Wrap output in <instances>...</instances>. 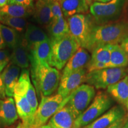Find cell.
Wrapping results in <instances>:
<instances>
[{"instance_id":"obj_33","label":"cell","mask_w":128,"mask_h":128,"mask_svg":"<svg viewBox=\"0 0 128 128\" xmlns=\"http://www.w3.org/2000/svg\"><path fill=\"white\" fill-rule=\"evenodd\" d=\"M14 3L22 6H25V7L33 8L34 4H33V0H8V3Z\"/></svg>"},{"instance_id":"obj_39","label":"cell","mask_w":128,"mask_h":128,"mask_svg":"<svg viewBox=\"0 0 128 128\" xmlns=\"http://www.w3.org/2000/svg\"><path fill=\"white\" fill-rule=\"evenodd\" d=\"M8 0H0V8L8 4Z\"/></svg>"},{"instance_id":"obj_24","label":"cell","mask_w":128,"mask_h":128,"mask_svg":"<svg viewBox=\"0 0 128 128\" xmlns=\"http://www.w3.org/2000/svg\"><path fill=\"white\" fill-rule=\"evenodd\" d=\"M33 8L14 3H10L0 8V15L26 18L33 13Z\"/></svg>"},{"instance_id":"obj_45","label":"cell","mask_w":128,"mask_h":128,"mask_svg":"<svg viewBox=\"0 0 128 128\" xmlns=\"http://www.w3.org/2000/svg\"><path fill=\"white\" fill-rule=\"evenodd\" d=\"M126 106V109H127V111H128V100L127 101V102H126V104L124 105Z\"/></svg>"},{"instance_id":"obj_21","label":"cell","mask_w":128,"mask_h":128,"mask_svg":"<svg viewBox=\"0 0 128 128\" xmlns=\"http://www.w3.org/2000/svg\"><path fill=\"white\" fill-rule=\"evenodd\" d=\"M12 52L10 55L11 63L23 69L28 68L29 66L30 58L28 49L23 42L19 44L12 49Z\"/></svg>"},{"instance_id":"obj_34","label":"cell","mask_w":128,"mask_h":128,"mask_svg":"<svg viewBox=\"0 0 128 128\" xmlns=\"http://www.w3.org/2000/svg\"><path fill=\"white\" fill-rule=\"evenodd\" d=\"M128 115H126L122 119L119 120L116 122L114 123L113 124H112L111 126H110L109 127L107 128H122L124 126V124L126 123V122L128 120Z\"/></svg>"},{"instance_id":"obj_16","label":"cell","mask_w":128,"mask_h":128,"mask_svg":"<svg viewBox=\"0 0 128 128\" xmlns=\"http://www.w3.org/2000/svg\"><path fill=\"white\" fill-rule=\"evenodd\" d=\"M33 14L37 23L48 26L52 20L51 1L37 0L33 7Z\"/></svg>"},{"instance_id":"obj_26","label":"cell","mask_w":128,"mask_h":128,"mask_svg":"<svg viewBox=\"0 0 128 128\" xmlns=\"http://www.w3.org/2000/svg\"><path fill=\"white\" fill-rule=\"evenodd\" d=\"M92 55L89 62L106 64L108 68L110 60L111 44H104L97 46L92 51Z\"/></svg>"},{"instance_id":"obj_31","label":"cell","mask_w":128,"mask_h":128,"mask_svg":"<svg viewBox=\"0 0 128 128\" xmlns=\"http://www.w3.org/2000/svg\"><path fill=\"white\" fill-rule=\"evenodd\" d=\"M51 10L52 14V20L58 19L60 17L64 16L60 7V0H52L51 1Z\"/></svg>"},{"instance_id":"obj_9","label":"cell","mask_w":128,"mask_h":128,"mask_svg":"<svg viewBox=\"0 0 128 128\" xmlns=\"http://www.w3.org/2000/svg\"><path fill=\"white\" fill-rule=\"evenodd\" d=\"M126 76L124 68H105L87 73L86 82L96 89H105Z\"/></svg>"},{"instance_id":"obj_42","label":"cell","mask_w":128,"mask_h":128,"mask_svg":"<svg viewBox=\"0 0 128 128\" xmlns=\"http://www.w3.org/2000/svg\"><path fill=\"white\" fill-rule=\"evenodd\" d=\"M122 128H128V120L126 122V123L124 124V126H123Z\"/></svg>"},{"instance_id":"obj_25","label":"cell","mask_w":128,"mask_h":128,"mask_svg":"<svg viewBox=\"0 0 128 128\" xmlns=\"http://www.w3.org/2000/svg\"><path fill=\"white\" fill-rule=\"evenodd\" d=\"M14 98L17 114L23 121V124L26 123L34 114L28 100L25 96L14 95Z\"/></svg>"},{"instance_id":"obj_7","label":"cell","mask_w":128,"mask_h":128,"mask_svg":"<svg viewBox=\"0 0 128 128\" xmlns=\"http://www.w3.org/2000/svg\"><path fill=\"white\" fill-rule=\"evenodd\" d=\"M112 104V100L108 94L98 92L91 105L75 120L72 128H82L92 124L107 111Z\"/></svg>"},{"instance_id":"obj_27","label":"cell","mask_w":128,"mask_h":128,"mask_svg":"<svg viewBox=\"0 0 128 128\" xmlns=\"http://www.w3.org/2000/svg\"><path fill=\"white\" fill-rule=\"evenodd\" d=\"M0 32L6 46L14 49L19 44L18 32L13 28L0 23Z\"/></svg>"},{"instance_id":"obj_36","label":"cell","mask_w":128,"mask_h":128,"mask_svg":"<svg viewBox=\"0 0 128 128\" xmlns=\"http://www.w3.org/2000/svg\"><path fill=\"white\" fill-rule=\"evenodd\" d=\"M120 47L122 48V49L126 54L128 55V36H126L124 39L121 42L120 44H119Z\"/></svg>"},{"instance_id":"obj_43","label":"cell","mask_w":128,"mask_h":128,"mask_svg":"<svg viewBox=\"0 0 128 128\" xmlns=\"http://www.w3.org/2000/svg\"><path fill=\"white\" fill-rule=\"evenodd\" d=\"M86 1H87V4H88V6H90L91 5H92V0H86Z\"/></svg>"},{"instance_id":"obj_12","label":"cell","mask_w":128,"mask_h":128,"mask_svg":"<svg viewBox=\"0 0 128 128\" xmlns=\"http://www.w3.org/2000/svg\"><path fill=\"white\" fill-rule=\"evenodd\" d=\"M125 116V110L121 106L113 107L92 124L82 128H107Z\"/></svg>"},{"instance_id":"obj_8","label":"cell","mask_w":128,"mask_h":128,"mask_svg":"<svg viewBox=\"0 0 128 128\" xmlns=\"http://www.w3.org/2000/svg\"><path fill=\"white\" fill-rule=\"evenodd\" d=\"M95 88L88 84H81L68 97L65 106L75 120L87 109L95 96Z\"/></svg>"},{"instance_id":"obj_47","label":"cell","mask_w":128,"mask_h":128,"mask_svg":"<svg viewBox=\"0 0 128 128\" xmlns=\"http://www.w3.org/2000/svg\"><path fill=\"white\" fill-rule=\"evenodd\" d=\"M50 1H52V0H50Z\"/></svg>"},{"instance_id":"obj_4","label":"cell","mask_w":128,"mask_h":128,"mask_svg":"<svg viewBox=\"0 0 128 128\" xmlns=\"http://www.w3.org/2000/svg\"><path fill=\"white\" fill-rule=\"evenodd\" d=\"M50 41L52 50L50 66L60 70L65 67L80 46L70 33L60 39Z\"/></svg>"},{"instance_id":"obj_17","label":"cell","mask_w":128,"mask_h":128,"mask_svg":"<svg viewBox=\"0 0 128 128\" xmlns=\"http://www.w3.org/2000/svg\"><path fill=\"white\" fill-rule=\"evenodd\" d=\"M60 2L65 18H68L76 14H84L89 10L86 0H60Z\"/></svg>"},{"instance_id":"obj_15","label":"cell","mask_w":128,"mask_h":128,"mask_svg":"<svg viewBox=\"0 0 128 128\" xmlns=\"http://www.w3.org/2000/svg\"><path fill=\"white\" fill-rule=\"evenodd\" d=\"M20 68L11 63L4 68L1 74L5 89V92L7 97L14 96V91L16 84L20 77Z\"/></svg>"},{"instance_id":"obj_6","label":"cell","mask_w":128,"mask_h":128,"mask_svg":"<svg viewBox=\"0 0 128 128\" xmlns=\"http://www.w3.org/2000/svg\"><path fill=\"white\" fill-rule=\"evenodd\" d=\"M92 15L76 14L67 18L70 34L80 47L87 49L92 28L96 25Z\"/></svg>"},{"instance_id":"obj_23","label":"cell","mask_w":128,"mask_h":128,"mask_svg":"<svg viewBox=\"0 0 128 128\" xmlns=\"http://www.w3.org/2000/svg\"><path fill=\"white\" fill-rule=\"evenodd\" d=\"M48 29L50 40L60 39L70 33L68 22L64 16L52 21L48 26Z\"/></svg>"},{"instance_id":"obj_46","label":"cell","mask_w":128,"mask_h":128,"mask_svg":"<svg viewBox=\"0 0 128 128\" xmlns=\"http://www.w3.org/2000/svg\"><path fill=\"white\" fill-rule=\"evenodd\" d=\"M125 1H128V0H125Z\"/></svg>"},{"instance_id":"obj_18","label":"cell","mask_w":128,"mask_h":128,"mask_svg":"<svg viewBox=\"0 0 128 128\" xmlns=\"http://www.w3.org/2000/svg\"><path fill=\"white\" fill-rule=\"evenodd\" d=\"M74 121L71 111L65 106L53 115L48 124L51 128H72Z\"/></svg>"},{"instance_id":"obj_20","label":"cell","mask_w":128,"mask_h":128,"mask_svg":"<svg viewBox=\"0 0 128 128\" xmlns=\"http://www.w3.org/2000/svg\"><path fill=\"white\" fill-rule=\"evenodd\" d=\"M110 96L121 104L125 105L128 100V75L115 84L107 88Z\"/></svg>"},{"instance_id":"obj_5","label":"cell","mask_w":128,"mask_h":128,"mask_svg":"<svg viewBox=\"0 0 128 128\" xmlns=\"http://www.w3.org/2000/svg\"><path fill=\"white\" fill-rule=\"evenodd\" d=\"M124 4L125 0H112L107 3H92L90 6V12L96 25L119 21Z\"/></svg>"},{"instance_id":"obj_1","label":"cell","mask_w":128,"mask_h":128,"mask_svg":"<svg viewBox=\"0 0 128 128\" xmlns=\"http://www.w3.org/2000/svg\"><path fill=\"white\" fill-rule=\"evenodd\" d=\"M128 36V23L119 20L92 28L87 50L92 52L97 46L104 44H119Z\"/></svg>"},{"instance_id":"obj_22","label":"cell","mask_w":128,"mask_h":128,"mask_svg":"<svg viewBox=\"0 0 128 128\" xmlns=\"http://www.w3.org/2000/svg\"><path fill=\"white\" fill-rule=\"evenodd\" d=\"M128 65V55L119 44H111L110 60L108 68H124Z\"/></svg>"},{"instance_id":"obj_14","label":"cell","mask_w":128,"mask_h":128,"mask_svg":"<svg viewBox=\"0 0 128 128\" xmlns=\"http://www.w3.org/2000/svg\"><path fill=\"white\" fill-rule=\"evenodd\" d=\"M90 58L91 56L88 51L84 48L80 47L76 54L65 65L60 78L64 77L82 68H86Z\"/></svg>"},{"instance_id":"obj_13","label":"cell","mask_w":128,"mask_h":128,"mask_svg":"<svg viewBox=\"0 0 128 128\" xmlns=\"http://www.w3.org/2000/svg\"><path fill=\"white\" fill-rule=\"evenodd\" d=\"M51 50L50 38L35 44L30 50L31 64H44L50 66Z\"/></svg>"},{"instance_id":"obj_11","label":"cell","mask_w":128,"mask_h":128,"mask_svg":"<svg viewBox=\"0 0 128 128\" xmlns=\"http://www.w3.org/2000/svg\"><path fill=\"white\" fill-rule=\"evenodd\" d=\"M18 119L15 101L12 97L0 100V128L12 125Z\"/></svg>"},{"instance_id":"obj_40","label":"cell","mask_w":128,"mask_h":128,"mask_svg":"<svg viewBox=\"0 0 128 128\" xmlns=\"http://www.w3.org/2000/svg\"><path fill=\"white\" fill-rule=\"evenodd\" d=\"M94 1L97 2H101V3H107L110 2V1H112V0H94Z\"/></svg>"},{"instance_id":"obj_30","label":"cell","mask_w":128,"mask_h":128,"mask_svg":"<svg viewBox=\"0 0 128 128\" xmlns=\"http://www.w3.org/2000/svg\"><path fill=\"white\" fill-rule=\"evenodd\" d=\"M26 98L28 100L33 113H36L37 108H38V102L36 97V92L35 88L32 83L30 84L29 87L25 94Z\"/></svg>"},{"instance_id":"obj_2","label":"cell","mask_w":128,"mask_h":128,"mask_svg":"<svg viewBox=\"0 0 128 128\" xmlns=\"http://www.w3.org/2000/svg\"><path fill=\"white\" fill-rule=\"evenodd\" d=\"M32 79L38 95L48 97L56 90L60 74L56 68L44 64H31Z\"/></svg>"},{"instance_id":"obj_28","label":"cell","mask_w":128,"mask_h":128,"mask_svg":"<svg viewBox=\"0 0 128 128\" xmlns=\"http://www.w3.org/2000/svg\"><path fill=\"white\" fill-rule=\"evenodd\" d=\"M0 23L13 28L19 33H22L26 29L28 25L26 18L10 17L6 15H0Z\"/></svg>"},{"instance_id":"obj_38","label":"cell","mask_w":128,"mask_h":128,"mask_svg":"<svg viewBox=\"0 0 128 128\" xmlns=\"http://www.w3.org/2000/svg\"><path fill=\"white\" fill-rule=\"evenodd\" d=\"M6 44H5L4 40L2 39V35L1 34V32H0V49H4V48H6Z\"/></svg>"},{"instance_id":"obj_10","label":"cell","mask_w":128,"mask_h":128,"mask_svg":"<svg viewBox=\"0 0 128 128\" xmlns=\"http://www.w3.org/2000/svg\"><path fill=\"white\" fill-rule=\"evenodd\" d=\"M87 74L86 68H82L60 78L58 94L61 95L64 99L67 98L82 83L86 82Z\"/></svg>"},{"instance_id":"obj_19","label":"cell","mask_w":128,"mask_h":128,"mask_svg":"<svg viewBox=\"0 0 128 128\" xmlns=\"http://www.w3.org/2000/svg\"><path fill=\"white\" fill-rule=\"evenodd\" d=\"M48 39L49 38L42 28L33 24H28L26 29L23 42L28 50H30L35 44Z\"/></svg>"},{"instance_id":"obj_32","label":"cell","mask_w":128,"mask_h":128,"mask_svg":"<svg viewBox=\"0 0 128 128\" xmlns=\"http://www.w3.org/2000/svg\"><path fill=\"white\" fill-rule=\"evenodd\" d=\"M10 61V55L7 50L0 49V72H2L4 69L7 66Z\"/></svg>"},{"instance_id":"obj_35","label":"cell","mask_w":128,"mask_h":128,"mask_svg":"<svg viewBox=\"0 0 128 128\" xmlns=\"http://www.w3.org/2000/svg\"><path fill=\"white\" fill-rule=\"evenodd\" d=\"M120 20L124 21L128 23V1H125L124 10Z\"/></svg>"},{"instance_id":"obj_37","label":"cell","mask_w":128,"mask_h":128,"mask_svg":"<svg viewBox=\"0 0 128 128\" xmlns=\"http://www.w3.org/2000/svg\"><path fill=\"white\" fill-rule=\"evenodd\" d=\"M1 72H0V99L2 100L6 98V92H5V89L4 87V84H3L2 79L1 77Z\"/></svg>"},{"instance_id":"obj_41","label":"cell","mask_w":128,"mask_h":128,"mask_svg":"<svg viewBox=\"0 0 128 128\" xmlns=\"http://www.w3.org/2000/svg\"><path fill=\"white\" fill-rule=\"evenodd\" d=\"M38 128H51L50 126H49V124H44V125L41 126V127H39Z\"/></svg>"},{"instance_id":"obj_3","label":"cell","mask_w":128,"mask_h":128,"mask_svg":"<svg viewBox=\"0 0 128 128\" xmlns=\"http://www.w3.org/2000/svg\"><path fill=\"white\" fill-rule=\"evenodd\" d=\"M68 101V97L64 99L60 94L41 97L40 103L36 113L28 122L23 124V128H38L44 125L49 118L65 106Z\"/></svg>"},{"instance_id":"obj_29","label":"cell","mask_w":128,"mask_h":128,"mask_svg":"<svg viewBox=\"0 0 128 128\" xmlns=\"http://www.w3.org/2000/svg\"><path fill=\"white\" fill-rule=\"evenodd\" d=\"M31 84L29 71L26 69H23L20 75L18 81L14 88V95L25 96L27 91Z\"/></svg>"},{"instance_id":"obj_44","label":"cell","mask_w":128,"mask_h":128,"mask_svg":"<svg viewBox=\"0 0 128 128\" xmlns=\"http://www.w3.org/2000/svg\"><path fill=\"white\" fill-rule=\"evenodd\" d=\"M15 128H22V123H20V124H18V125L16 126V127Z\"/></svg>"}]
</instances>
